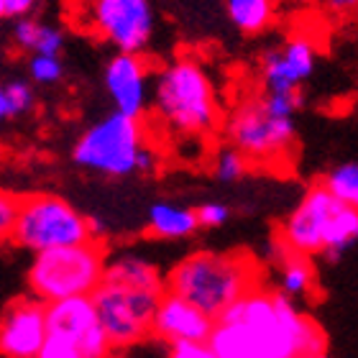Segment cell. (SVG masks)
I'll use <instances>...</instances> for the list:
<instances>
[{"mask_svg": "<svg viewBox=\"0 0 358 358\" xmlns=\"http://www.w3.org/2000/svg\"><path fill=\"white\" fill-rule=\"evenodd\" d=\"M36 0H0V18H21L29 15Z\"/></svg>", "mask_w": 358, "mask_h": 358, "instance_id": "cell-29", "label": "cell"}, {"mask_svg": "<svg viewBox=\"0 0 358 358\" xmlns=\"http://www.w3.org/2000/svg\"><path fill=\"white\" fill-rule=\"evenodd\" d=\"M103 85L110 95L115 113L141 118L149 103V69L138 54H115L103 69Z\"/></svg>", "mask_w": 358, "mask_h": 358, "instance_id": "cell-11", "label": "cell"}, {"mask_svg": "<svg viewBox=\"0 0 358 358\" xmlns=\"http://www.w3.org/2000/svg\"><path fill=\"white\" fill-rule=\"evenodd\" d=\"M213 325H215V320H210L197 307L164 292L157 302L154 317H151V336H157L159 341H164L169 345L208 343Z\"/></svg>", "mask_w": 358, "mask_h": 358, "instance_id": "cell-12", "label": "cell"}, {"mask_svg": "<svg viewBox=\"0 0 358 358\" xmlns=\"http://www.w3.org/2000/svg\"><path fill=\"white\" fill-rule=\"evenodd\" d=\"M6 90V105H8V118H15V115H23L34 108V90H31L29 83L23 80H13V83L3 85Z\"/></svg>", "mask_w": 358, "mask_h": 358, "instance_id": "cell-23", "label": "cell"}, {"mask_svg": "<svg viewBox=\"0 0 358 358\" xmlns=\"http://www.w3.org/2000/svg\"><path fill=\"white\" fill-rule=\"evenodd\" d=\"M228 18L243 34H259L274 18V0H225Z\"/></svg>", "mask_w": 358, "mask_h": 358, "instance_id": "cell-20", "label": "cell"}, {"mask_svg": "<svg viewBox=\"0 0 358 358\" xmlns=\"http://www.w3.org/2000/svg\"><path fill=\"white\" fill-rule=\"evenodd\" d=\"M3 120H8V105H6V90L0 85V123Z\"/></svg>", "mask_w": 358, "mask_h": 358, "instance_id": "cell-31", "label": "cell"}, {"mask_svg": "<svg viewBox=\"0 0 358 358\" xmlns=\"http://www.w3.org/2000/svg\"><path fill=\"white\" fill-rule=\"evenodd\" d=\"M36 358H83V356H80V351L69 341H64L59 336H49Z\"/></svg>", "mask_w": 358, "mask_h": 358, "instance_id": "cell-27", "label": "cell"}, {"mask_svg": "<svg viewBox=\"0 0 358 358\" xmlns=\"http://www.w3.org/2000/svg\"><path fill=\"white\" fill-rule=\"evenodd\" d=\"M10 241L31 254H41L54 248L83 246L92 241V236L87 215H83L72 202L38 192L21 197Z\"/></svg>", "mask_w": 358, "mask_h": 358, "instance_id": "cell-4", "label": "cell"}, {"mask_svg": "<svg viewBox=\"0 0 358 358\" xmlns=\"http://www.w3.org/2000/svg\"><path fill=\"white\" fill-rule=\"evenodd\" d=\"M29 75L38 85H57L64 75V64L59 57H38L34 54L29 62Z\"/></svg>", "mask_w": 358, "mask_h": 358, "instance_id": "cell-24", "label": "cell"}, {"mask_svg": "<svg viewBox=\"0 0 358 358\" xmlns=\"http://www.w3.org/2000/svg\"><path fill=\"white\" fill-rule=\"evenodd\" d=\"M90 21L118 54H138L154 36L151 0H92Z\"/></svg>", "mask_w": 358, "mask_h": 358, "instance_id": "cell-8", "label": "cell"}, {"mask_svg": "<svg viewBox=\"0 0 358 358\" xmlns=\"http://www.w3.org/2000/svg\"><path fill=\"white\" fill-rule=\"evenodd\" d=\"M341 208L343 205L333 200L320 185L310 187L305 197L299 200L297 208L292 210L289 217L284 220L279 241L299 256H307V259L320 256L322 246H325L328 228Z\"/></svg>", "mask_w": 358, "mask_h": 358, "instance_id": "cell-9", "label": "cell"}, {"mask_svg": "<svg viewBox=\"0 0 358 358\" xmlns=\"http://www.w3.org/2000/svg\"><path fill=\"white\" fill-rule=\"evenodd\" d=\"M46 330L44 305L34 297L10 302L0 315V356L3 358H36L44 348Z\"/></svg>", "mask_w": 358, "mask_h": 358, "instance_id": "cell-10", "label": "cell"}, {"mask_svg": "<svg viewBox=\"0 0 358 358\" xmlns=\"http://www.w3.org/2000/svg\"><path fill=\"white\" fill-rule=\"evenodd\" d=\"M262 284H266L264 268L243 251H194L164 276V292L189 302L210 320Z\"/></svg>", "mask_w": 358, "mask_h": 358, "instance_id": "cell-1", "label": "cell"}, {"mask_svg": "<svg viewBox=\"0 0 358 358\" xmlns=\"http://www.w3.org/2000/svg\"><path fill=\"white\" fill-rule=\"evenodd\" d=\"M248 169V162L243 154L233 149V146H225V149L217 151L215 157V166H213V172L220 182H238Z\"/></svg>", "mask_w": 358, "mask_h": 358, "instance_id": "cell-22", "label": "cell"}, {"mask_svg": "<svg viewBox=\"0 0 358 358\" xmlns=\"http://www.w3.org/2000/svg\"><path fill=\"white\" fill-rule=\"evenodd\" d=\"M154 103L162 120L182 136L210 134L217 123L215 87L194 59H177L159 72Z\"/></svg>", "mask_w": 358, "mask_h": 358, "instance_id": "cell-2", "label": "cell"}, {"mask_svg": "<svg viewBox=\"0 0 358 358\" xmlns=\"http://www.w3.org/2000/svg\"><path fill=\"white\" fill-rule=\"evenodd\" d=\"M44 313L49 336H59L72 345L80 343L85 333H90L97 325L95 307H92L90 297H72L62 299V302H52V305H44Z\"/></svg>", "mask_w": 358, "mask_h": 358, "instance_id": "cell-14", "label": "cell"}, {"mask_svg": "<svg viewBox=\"0 0 358 358\" xmlns=\"http://www.w3.org/2000/svg\"><path fill=\"white\" fill-rule=\"evenodd\" d=\"M330 8H336V10H351V8H356L358 0H325Z\"/></svg>", "mask_w": 358, "mask_h": 358, "instance_id": "cell-30", "label": "cell"}, {"mask_svg": "<svg viewBox=\"0 0 358 358\" xmlns=\"http://www.w3.org/2000/svg\"><path fill=\"white\" fill-rule=\"evenodd\" d=\"M297 136L294 118H279L264 108L262 97L248 100L228 120V138L233 149L256 162H271L292 149Z\"/></svg>", "mask_w": 358, "mask_h": 358, "instance_id": "cell-7", "label": "cell"}, {"mask_svg": "<svg viewBox=\"0 0 358 358\" xmlns=\"http://www.w3.org/2000/svg\"><path fill=\"white\" fill-rule=\"evenodd\" d=\"M143 146L146 143H143L141 120L110 113L92 123L77 138L72 159L77 166H83L87 172L120 179L136 174V162Z\"/></svg>", "mask_w": 358, "mask_h": 358, "instance_id": "cell-5", "label": "cell"}, {"mask_svg": "<svg viewBox=\"0 0 358 358\" xmlns=\"http://www.w3.org/2000/svg\"><path fill=\"white\" fill-rule=\"evenodd\" d=\"M271 262L279 268V289H276L279 294L297 302V299L310 297L315 292L313 259L294 254V251H289L282 241L276 238L271 243Z\"/></svg>", "mask_w": 358, "mask_h": 358, "instance_id": "cell-16", "label": "cell"}, {"mask_svg": "<svg viewBox=\"0 0 358 358\" xmlns=\"http://www.w3.org/2000/svg\"><path fill=\"white\" fill-rule=\"evenodd\" d=\"M356 241H358V208L343 205V208L338 210V215L333 217V223H330L320 256L330 264L338 262L348 248H353Z\"/></svg>", "mask_w": 358, "mask_h": 358, "instance_id": "cell-19", "label": "cell"}, {"mask_svg": "<svg viewBox=\"0 0 358 358\" xmlns=\"http://www.w3.org/2000/svg\"><path fill=\"white\" fill-rule=\"evenodd\" d=\"M103 282L118 284L126 289L138 292H154V294H164V274L154 262L143 259L136 254H120L115 259L105 262Z\"/></svg>", "mask_w": 358, "mask_h": 358, "instance_id": "cell-15", "label": "cell"}, {"mask_svg": "<svg viewBox=\"0 0 358 358\" xmlns=\"http://www.w3.org/2000/svg\"><path fill=\"white\" fill-rule=\"evenodd\" d=\"M317 64V52L310 38H292L279 49L264 54L262 77L266 92H289L310 80Z\"/></svg>", "mask_w": 358, "mask_h": 358, "instance_id": "cell-13", "label": "cell"}, {"mask_svg": "<svg viewBox=\"0 0 358 358\" xmlns=\"http://www.w3.org/2000/svg\"><path fill=\"white\" fill-rule=\"evenodd\" d=\"M105 358H118V356H115V353H110V356H105Z\"/></svg>", "mask_w": 358, "mask_h": 358, "instance_id": "cell-33", "label": "cell"}, {"mask_svg": "<svg viewBox=\"0 0 358 358\" xmlns=\"http://www.w3.org/2000/svg\"><path fill=\"white\" fill-rule=\"evenodd\" d=\"M18 202H21L18 194L0 189V246H3L6 241H10L15 215H18Z\"/></svg>", "mask_w": 358, "mask_h": 358, "instance_id": "cell-25", "label": "cell"}, {"mask_svg": "<svg viewBox=\"0 0 358 358\" xmlns=\"http://www.w3.org/2000/svg\"><path fill=\"white\" fill-rule=\"evenodd\" d=\"M320 187L341 205L358 208V164L356 162H345V164L330 169L320 182Z\"/></svg>", "mask_w": 358, "mask_h": 358, "instance_id": "cell-21", "label": "cell"}, {"mask_svg": "<svg viewBox=\"0 0 358 358\" xmlns=\"http://www.w3.org/2000/svg\"><path fill=\"white\" fill-rule=\"evenodd\" d=\"M313 358H330L328 353H320V356H313Z\"/></svg>", "mask_w": 358, "mask_h": 358, "instance_id": "cell-32", "label": "cell"}, {"mask_svg": "<svg viewBox=\"0 0 358 358\" xmlns=\"http://www.w3.org/2000/svg\"><path fill=\"white\" fill-rule=\"evenodd\" d=\"M162 294L126 289L118 284L103 282L92 292V307L100 330L105 333L113 353L134 348L151 336V317Z\"/></svg>", "mask_w": 358, "mask_h": 358, "instance_id": "cell-6", "label": "cell"}, {"mask_svg": "<svg viewBox=\"0 0 358 358\" xmlns=\"http://www.w3.org/2000/svg\"><path fill=\"white\" fill-rule=\"evenodd\" d=\"M105 262H108V254H105L103 241L41 251V254H34L26 284L34 299L41 305L72 297H92V292L103 284Z\"/></svg>", "mask_w": 358, "mask_h": 358, "instance_id": "cell-3", "label": "cell"}, {"mask_svg": "<svg viewBox=\"0 0 358 358\" xmlns=\"http://www.w3.org/2000/svg\"><path fill=\"white\" fill-rule=\"evenodd\" d=\"M146 228H149V236L162 241H185L200 231L194 210L174 202H154L149 208Z\"/></svg>", "mask_w": 358, "mask_h": 358, "instance_id": "cell-17", "label": "cell"}, {"mask_svg": "<svg viewBox=\"0 0 358 358\" xmlns=\"http://www.w3.org/2000/svg\"><path fill=\"white\" fill-rule=\"evenodd\" d=\"M194 217H197L200 228H220L228 223L231 208L225 202H202L200 208L194 210Z\"/></svg>", "mask_w": 358, "mask_h": 358, "instance_id": "cell-26", "label": "cell"}, {"mask_svg": "<svg viewBox=\"0 0 358 358\" xmlns=\"http://www.w3.org/2000/svg\"><path fill=\"white\" fill-rule=\"evenodd\" d=\"M169 358H217L205 343H174Z\"/></svg>", "mask_w": 358, "mask_h": 358, "instance_id": "cell-28", "label": "cell"}, {"mask_svg": "<svg viewBox=\"0 0 358 358\" xmlns=\"http://www.w3.org/2000/svg\"><path fill=\"white\" fill-rule=\"evenodd\" d=\"M13 38L21 49H29L38 57H59L64 49V34L57 26L38 23L34 18H18L13 26Z\"/></svg>", "mask_w": 358, "mask_h": 358, "instance_id": "cell-18", "label": "cell"}]
</instances>
